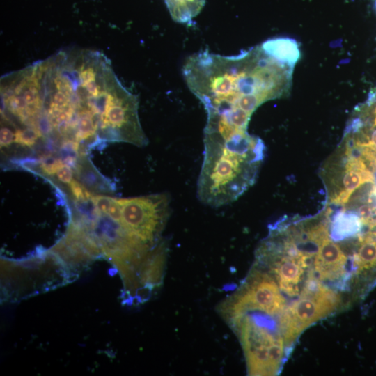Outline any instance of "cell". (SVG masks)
I'll list each match as a JSON object with an SVG mask.
<instances>
[{
	"instance_id": "obj_5",
	"label": "cell",
	"mask_w": 376,
	"mask_h": 376,
	"mask_svg": "<svg viewBox=\"0 0 376 376\" xmlns=\"http://www.w3.org/2000/svg\"><path fill=\"white\" fill-rule=\"evenodd\" d=\"M123 227L132 235L152 247L163 241L161 234L170 214L167 194L117 198Z\"/></svg>"
},
{
	"instance_id": "obj_3",
	"label": "cell",
	"mask_w": 376,
	"mask_h": 376,
	"mask_svg": "<svg viewBox=\"0 0 376 376\" xmlns=\"http://www.w3.org/2000/svg\"><path fill=\"white\" fill-rule=\"evenodd\" d=\"M268 316L246 313L228 320L239 335L250 375H276L283 361V338Z\"/></svg>"
},
{
	"instance_id": "obj_13",
	"label": "cell",
	"mask_w": 376,
	"mask_h": 376,
	"mask_svg": "<svg viewBox=\"0 0 376 376\" xmlns=\"http://www.w3.org/2000/svg\"><path fill=\"white\" fill-rule=\"evenodd\" d=\"M14 132V141L16 143L31 146L36 143L38 136L37 133L29 127L15 128Z\"/></svg>"
},
{
	"instance_id": "obj_8",
	"label": "cell",
	"mask_w": 376,
	"mask_h": 376,
	"mask_svg": "<svg viewBox=\"0 0 376 376\" xmlns=\"http://www.w3.org/2000/svg\"><path fill=\"white\" fill-rule=\"evenodd\" d=\"M347 257L340 248L329 238L320 245L314 260L315 278L334 280L345 273Z\"/></svg>"
},
{
	"instance_id": "obj_12",
	"label": "cell",
	"mask_w": 376,
	"mask_h": 376,
	"mask_svg": "<svg viewBox=\"0 0 376 376\" xmlns=\"http://www.w3.org/2000/svg\"><path fill=\"white\" fill-rule=\"evenodd\" d=\"M362 224L359 216L341 212L336 217L334 221L332 235L336 240L353 236L360 231Z\"/></svg>"
},
{
	"instance_id": "obj_4",
	"label": "cell",
	"mask_w": 376,
	"mask_h": 376,
	"mask_svg": "<svg viewBox=\"0 0 376 376\" xmlns=\"http://www.w3.org/2000/svg\"><path fill=\"white\" fill-rule=\"evenodd\" d=\"M340 301L335 292L310 279L299 298L283 310L279 320L285 344L292 343L308 326L333 312Z\"/></svg>"
},
{
	"instance_id": "obj_15",
	"label": "cell",
	"mask_w": 376,
	"mask_h": 376,
	"mask_svg": "<svg viewBox=\"0 0 376 376\" xmlns=\"http://www.w3.org/2000/svg\"><path fill=\"white\" fill-rule=\"evenodd\" d=\"M91 201L100 213L106 214L112 203L113 198L107 196L95 195L92 196Z\"/></svg>"
},
{
	"instance_id": "obj_7",
	"label": "cell",
	"mask_w": 376,
	"mask_h": 376,
	"mask_svg": "<svg viewBox=\"0 0 376 376\" xmlns=\"http://www.w3.org/2000/svg\"><path fill=\"white\" fill-rule=\"evenodd\" d=\"M308 259L297 250L295 253L287 254L274 261L272 270L274 272L280 289L290 296L299 292L298 284L308 265Z\"/></svg>"
},
{
	"instance_id": "obj_14",
	"label": "cell",
	"mask_w": 376,
	"mask_h": 376,
	"mask_svg": "<svg viewBox=\"0 0 376 376\" xmlns=\"http://www.w3.org/2000/svg\"><path fill=\"white\" fill-rule=\"evenodd\" d=\"M69 186L70 191L77 201H84L91 198L92 195L88 189L77 180L73 179Z\"/></svg>"
},
{
	"instance_id": "obj_10",
	"label": "cell",
	"mask_w": 376,
	"mask_h": 376,
	"mask_svg": "<svg viewBox=\"0 0 376 376\" xmlns=\"http://www.w3.org/2000/svg\"><path fill=\"white\" fill-rule=\"evenodd\" d=\"M360 245L354 256V267L358 272L376 266V232H369L359 238Z\"/></svg>"
},
{
	"instance_id": "obj_16",
	"label": "cell",
	"mask_w": 376,
	"mask_h": 376,
	"mask_svg": "<svg viewBox=\"0 0 376 376\" xmlns=\"http://www.w3.org/2000/svg\"><path fill=\"white\" fill-rule=\"evenodd\" d=\"M64 164L63 162L57 159H45L42 161L41 168L48 175L56 173L58 169Z\"/></svg>"
},
{
	"instance_id": "obj_11",
	"label": "cell",
	"mask_w": 376,
	"mask_h": 376,
	"mask_svg": "<svg viewBox=\"0 0 376 376\" xmlns=\"http://www.w3.org/2000/svg\"><path fill=\"white\" fill-rule=\"evenodd\" d=\"M164 1L173 20L179 23H189L201 12L205 0H164Z\"/></svg>"
},
{
	"instance_id": "obj_9",
	"label": "cell",
	"mask_w": 376,
	"mask_h": 376,
	"mask_svg": "<svg viewBox=\"0 0 376 376\" xmlns=\"http://www.w3.org/2000/svg\"><path fill=\"white\" fill-rule=\"evenodd\" d=\"M260 47L269 57L291 68L300 58L299 45L291 38H272L264 42Z\"/></svg>"
},
{
	"instance_id": "obj_1",
	"label": "cell",
	"mask_w": 376,
	"mask_h": 376,
	"mask_svg": "<svg viewBox=\"0 0 376 376\" xmlns=\"http://www.w3.org/2000/svg\"><path fill=\"white\" fill-rule=\"evenodd\" d=\"M182 74L191 92L201 102L207 118H225L238 109L245 96L258 94L267 100L288 86L289 68L256 47L238 55L207 51L189 56Z\"/></svg>"
},
{
	"instance_id": "obj_17",
	"label": "cell",
	"mask_w": 376,
	"mask_h": 376,
	"mask_svg": "<svg viewBox=\"0 0 376 376\" xmlns=\"http://www.w3.org/2000/svg\"><path fill=\"white\" fill-rule=\"evenodd\" d=\"M1 147H7L14 141V132L10 127L1 125L0 133Z\"/></svg>"
},
{
	"instance_id": "obj_2",
	"label": "cell",
	"mask_w": 376,
	"mask_h": 376,
	"mask_svg": "<svg viewBox=\"0 0 376 376\" xmlns=\"http://www.w3.org/2000/svg\"><path fill=\"white\" fill-rule=\"evenodd\" d=\"M203 143L198 198L211 207L228 205L253 183L263 157V143L244 130L224 134L205 130Z\"/></svg>"
},
{
	"instance_id": "obj_6",
	"label": "cell",
	"mask_w": 376,
	"mask_h": 376,
	"mask_svg": "<svg viewBox=\"0 0 376 376\" xmlns=\"http://www.w3.org/2000/svg\"><path fill=\"white\" fill-rule=\"evenodd\" d=\"M285 298L274 279L267 273L254 271L242 288L221 306L226 320L248 312L272 316L284 310Z\"/></svg>"
},
{
	"instance_id": "obj_18",
	"label": "cell",
	"mask_w": 376,
	"mask_h": 376,
	"mask_svg": "<svg viewBox=\"0 0 376 376\" xmlns=\"http://www.w3.org/2000/svg\"><path fill=\"white\" fill-rule=\"evenodd\" d=\"M55 174L58 180L63 183L70 184L73 180L72 168L65 164L58 169Z\"/></svg>"
}]
</instances>
